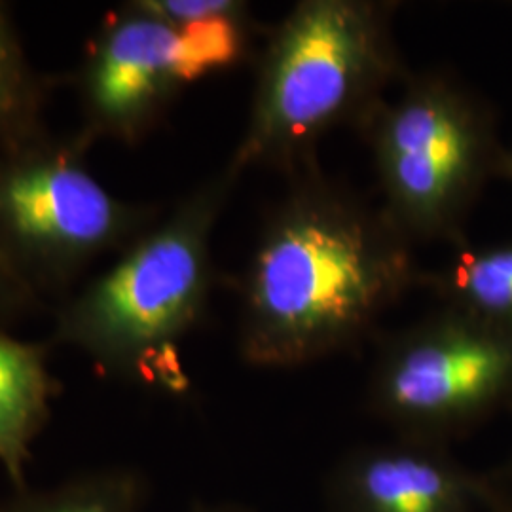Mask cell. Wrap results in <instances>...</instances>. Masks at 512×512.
Listing matches in <instances>:
<instances>
[{
  "instance_id": "6da1fadb",
  "label": "cell",
  "mask_w": 512,
  "mask_h": 512,
  "mask_svg": "<svg viewBox=\"0 0 512 512\" xmlns=\"http://www.w3.org/2000/svg\"><path fill=\"white\" fill-rule=\"evenodd\" d=\"M416 279L406 236L319 177L266 222L243 285L239 353L296 368L348 349Z\"/></svg>"
},
{
  "instance_id": "7a4b0ae2",
  "label": "cell",
  "mask_w": 512,
  "mask_h": 512,
  "mask_svg": "<svg viewBox=\"0 0 512 512\" xmlns=\"http://www.w3.org/2000/svg\"><path fill=\"white\" fill-rule=\"evenodd\" d=\"M232 183L224 171L137 239L59 313L55 342L78 349L107 378L184 391L179 344L205 311L211 232Z\"/></svg>"
},
{
  "instance_id": "3957f363",
  "label": "cell",
  "mask_w": 512,
  "mask_h": 512,
  "mask_svg": "<svg viewBox=\"0 0 512 512\" xmlns=\"http://www.w3.org/2000/svg\"><path fill=\"white\" fill-rule=\"evenodd\" d=\"M391 8L366 0H304L279 23L260 63L245 135L228 165H293L330 129L365 126L401 73Z\"/></svg>"
},
{
  "instance_id": "277c9868",
  "label": "cell",
  "mask_w": 512,
  "mask_h": 512,
  "mask_svg": "<svg viewBox=\"0 0 512 512\" xmlns=\"http://www.w3.org/2000/svg\"><path fill=\"white\" fill-rule=\"evenodd\" d=\"M368 129L384 190L385 215L404 236L448 238L473 202L495 156L488 116L456 84L420 76L395 103H382Z\"/></svg>"
},
{
  "instance_id": "5b68a950",
  "label": "cell",
  "mask_w": 512,
  "mask_h": 512,
  "mask_svg": "<svg viewBox=\"0 0 512 512\" xmlns=\"http://www.w3.org/2000/svg\"><path fill=\"white\" fill-rule=\"evenodd\" d=\"M512 397V329L448 310L395 336L370 404L408 439H444Z\"/></svg>"
},
{
  "instance_id": "8992f818",
  "label": "cell",
  "mask_w": 512,
  "mask_h": 512,
  "mask_svg": "<svg viewBox=\"0 0 512 512\" xmlns=\"http://www.w3.org/2000/svg\"><path fill=\"white\" fill-rule=\"evenodd\" d=\"M145 222L116 200L74 147L29 145L0 154V256L27 283L61 281Z\"/></svg>"
},
{
  "instance_id": "52a82bcc",
  "label": "cell",
  "mask_w": 512,
  "mask_h": 512,
  "mask_svg": "<svg viewBox=\"0 0 512 512\" xmlns=\"http://www.w3.org/2000/svg\"><path fill=\"white\" fill-rule=\"evenodd\" d=\"M245 42V12L179 27L129 4L105 25L84 69L92 129L135 141L183 86L238 63Z\"/></svg>"
},
{
  "instance_id": "ba28073f",
  "label": "cell",
  "mask_w": 512,
  "mask_h": 512,
  "mask_svg": "<svg viewBox=\"0 0 512 512\" xmlns=\"http://www.w3.org/2000/svg\"><path fill=\"white\" fill-rule=\"evenodd\" d=\"M490 475L463 467L444 442L408 439L365 446L340 459L325 482L327 512H475Z\"/></svg>"
},
{
  "instance_id": "9c48e42d",
  "label": "cell",
  "mask_w": 512,
  "mask_h": 512,
  "mask_svg": "<svg viewBox=\"0 0 512 512\" xmlns=\"http://www.w3.org/2000/svg\"><path fill=\"white\" fill-rule=\"evenodd\" d=\"M57 393L48 348L0 330V467L12 490L29 486L33 448L50 421Z\"/></svg>"
},
{
  "instance_id": "30bf717a",
  "label": "cell",
  "mask_w": 512,
  "mask_h": 512,
  "mask_svg": "<svg viewBox=\"0 0 512 512\" xmlns=\"http://www.w3.org/2000/svg\"><path fill=\"white\" fill-rule=\"evenodd\" d=\"M150 480L135 465H99L50 486H25L0 499V512H143Z\"/></svg>"
},
{
  "instance_id": "8fae6325",
  "label": "cell",
  "mask_w": 512,
  "mask_h": 512,
  "mask_svg": "<svg viewBox=\"0 0 512 512\" xmlns=\"http://www.w3.org/2000/svg\"><path fill=\"white\" fill-rule=\"evenodd\" d=\"M435 283L450 310L512 329V245L463 251Z\"/></svg>"
},
{
  "instance_id": "7c38bea8",
  "label": "cell",
  "mask_w": 512,
  "mask_h": 512,
  "mask_svg": "<svg viewBox=\"0 0 512 512\" xmlns=\"http://www.w3.org/2000/svg\"><path fill=\"white\" fill-rule=\"evenodd\" d=\"M35 99L27 59L12 21L0 6V154L29 139Z\"/></svg>"
},
{
  "instance_id": "4fadbf2b",
  "label": "cell",
  "mask_w": 512,
  "mask_h": 512,
  "mask_svg": "<svg viewBox=\"0 0 512 512\" xmlns=\"http://www.w3.org/2000/svg\"><path fill=\"white\" fill-rule=\"evenodd\" d=\"M137 4L156 18L179 27L245 12V4L234 0H145Z\"/></svg>"
},
{
  "instance_id": "5bb4252c",
  "label": "cell",
  "mask_w": 512,
  "mask_h": 512,
  "mask_svg": "<svg viewBox=\"0 0 512 512\" xmlns=\"http://www.w3.org/2000/svg\"><path fill=\"white\" fill-rule=\"evenodd\" d=\"M29 285L18 272L0 256V315L12 313L27 302Z\"/></svg>"
},
{
  "instance_id": "9a60e30c",
  "label": "cell",
  "mask_w": 512,
  "mask_h": 512,
  "mask_svg": "<svg viewBox=\"0 0 512 512\" xmlns=\"http://www.w3.org/2000/svg\"><path fill=\"white\" fill-rule=\"evenodd\" d=\"M475 512H512V476L490 473V486Z\"/></svg>"
},
{
  "instance_id": "2e32d148",
  "label": "cell",
  "mask_w": 512,
  "mask_h": 512,
  "mask_svg": "<svg viewBox=\"0 0 512 512\" xmlns=\"http://www.w3.org/2000/svg\"><path fill=\"white\" fill-rule=\"evenodd\" d=\"M188 512H253L238 503L228 501H217V503H196Z\"/></svg>"
},
{
  "instance_id": "e0dca14e",
  "label": "cell",
  "mask_w": 512,
  "mask_h": 512,
  "mask_svg": "<svg viewBox=\"0 0 512 512\" xmlns=\"http://www.w3.org/2000/svg\"><path fill=\"white\" fill-rule=\"evenodd\" d=\"M497 167H499V171H501L505 177H509L512 181V148L501 154Z\"/></svg>"
},
{
  "instance_id": "ac0fdd59",
  "label": "cell",
  "mask_w": 512,
  "mask_h": 512,
  "mask_svg": "<svg viewBox=\"0 0 512 512\" xmlns=\"http://www.w3.org/2000/svg\"><path fill=\"white\" fill-rule=\"evenodd\" d=\"M499 473H503V475L512 476V458L503 469H499Z\"/></svg>"
}]
</instances>
